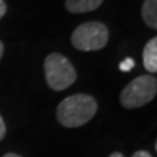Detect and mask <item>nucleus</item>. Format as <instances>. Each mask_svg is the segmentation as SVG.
Instances as JSON below:
<instances>
[{"label": "nucleus", "mask_w": 157, "mask_h": 157, "mask_svg": "<svg viewBox=\"0 0 157 157\" xmlns=\"http://www.w3.org/2000/svg\"><path fill=\"white\" fill-rule=\"evenodd\" d=\"M97 101L89 94L77 93L64 98L56 107V118L62 126L75 128L88 123L96 115Z\"/></svg>", "instance_id": "obj_1"}, {"label": "nucleus", "mask_w": 157, "mask_h": 157, "mask_svg": "<svg viewBox=\"0 0 157 157\" xmlns=\"http://www.w3.org/2000/svg\"><path fill=\"white\" fill-rule=\"evenodd\" d=\"M45 77L47 85L54 90H64L77 78L72 63L59 52H52L45 59Z\"/></svg>", "instance_id": "obj_2"}, {"label": "nucleus", "mask_w": 157, "mask_h": 157, "mask_svg": "<svg viewBox=\"0 0 157 157\" xmlns=\"http://www.w3.org/2000/svg\"><path fill=\"white\" fill-rule=\"evenodd\" d=\"M157 93V78L152 75H141L134 78L122 90L119 101L126 109H137L153 100Z\"/></svg>", "instance_id": "obj_3"}, {"label": "nucleus", "mask_w": 157, "mask_h": 157, "mask_svg": "<svg viewBox=\"0 0 157 157\" xmlns=\"http://www.w3.org/2000/svg\"><path fill=\"white\" fill-rule=\"evenodd\" d=\"M109 29L105 24L89 21L78 25L72 33L71 43L80 51H97L107 45Z\"/></svg>", "instance_id": "obj_4"}, {"label": "nucleus", "mask_w": 157, "mask_h": 157, "mask_svg": "<svg viewBox=\"0 0 157 157\" xmlns=\"http://www.w3.org/2000/svg\"><path fill=\"white\" fill-rule=\"evenodd\" d=\"M143 63L145 70L151 73L157 72V37L147 42L143 51Z\"/></svg>", "instance_id": "obj_5"}, {"label": "nucleus", "mask_w": 157, "mask_h": 157, "mask_svg": "<svg viewBox=\"0 0 157 157\" xmlns=\"http://www.w3.org/2000/svg\"><path fill=\"white\" fill-rule=\"evenodd\" d=\"M104 0H66V8L71 13H86L97 9Z\"/></svg>", "instance_id": "obj_6"}, {"label": "nucleus", "mask_w": 157, "mask_h": 157, "mask_svg": "<svg viewBox=\"0 0 157 157\" xmlns=\"http://www.w3.org/2000/svg\"><path fill=\"white\" fill-rule=\"evenodd\" d=\"M141 17L145 25L157 29V0H144L141 6Z\"/></svg>", "instance_id": "obj_7"}, {"label": "nucleus", "mask_w": 157, "mask_h": 157, "mask_svg": "<svg viewBox=\"0 0 157 157\" xmlns=\"http://www.w3.org/2000/svg\"><path fill=\"white\" fill-rule=\"evenodd\" d=\"M134 66H135L134 59H132V58H126L124 60L119 64V70L124 71V72H128V71H131L132 68H134Z\"/></svg>", "instance_id": "obj_8"}, {"label": "nucleus", "mask_w": 157, "mask_h": 157, "mask_svg": "<svg viewBox=\"0 0 157 157\" xmlns=\"http://www.w3.org/2000/svg\"><path fill=\"white\" fill-rule=\"evenodd\" d=\"M6 132H7V127H6V122L0 115V141L6 137Z\"/></svg>", "instance_id": "obj_9"}, {"label": "nucleus", "mask_w": 157, "mask_h": 157, "mask_svg": "<svg viewBox=\"0 0 157 157\" xmlns=\"http://www.w3.org/2000/svg\"><path fill=\"white\" fill-rule=\"evenodd\" d=\"M132 157H153L149 152H147V151H137L135 152L134 155H132Z\"/></svg>", "instance_id": "obj_10"}, {"label": "nucleus", "mask_w": 157, "mask_h": 157, "mask_svg": "<svg viewBox=\"0 0 157 157\" xmlns=\"http://www.w3.org/2000/svg\"><path fill=\"white\" fill-rule=\"evenodd\" d=\"M7 12V4L4 0H0V18H2Z\"/></svg>", "instance_id": "obj_11"}, {"label": "nucleus", "mask_w": 157, "mask_h": 157, "mask_svg": "<svg viewBox=\"0 0 157 157\" xmlns=\"http://www.w3.org/2000/svg\"><path fill=\"white\" fill-rule=\"evenodd\" d=\"M109 157H124L123 155L121 153V152H114V153H111Z\"/></svg>", "instance_id": "obj_12"}, {"label": "nucleus", "mask_w": 157, "mask_h": 157, "mask_svg": "<svg viewBox=\"0 0 157 157\" xmlns=\"http://www.w3.org/2000/svg\"><path fill=\"white\" fill-rule=\"evenodd\" d=\"M3 54H4V45H3V42L0 41V59L3 58Z\"/></svg>", "instance_id": "obj_13"}, {"label": "nucleus", "mask_w": 157, "mask_h": 157, "mask_svg": "<svg viewBox=\"0 0 157 157\" xmlns=\"http://www.w3.org/2000/svg\"><path fill=\"white\" fill-rule=\"evenodd\" d=\"M3 157H21V156H18L16 153H7V155H4Z\"/></svg>", "instance_id": "obj_14"}]
</instances>
